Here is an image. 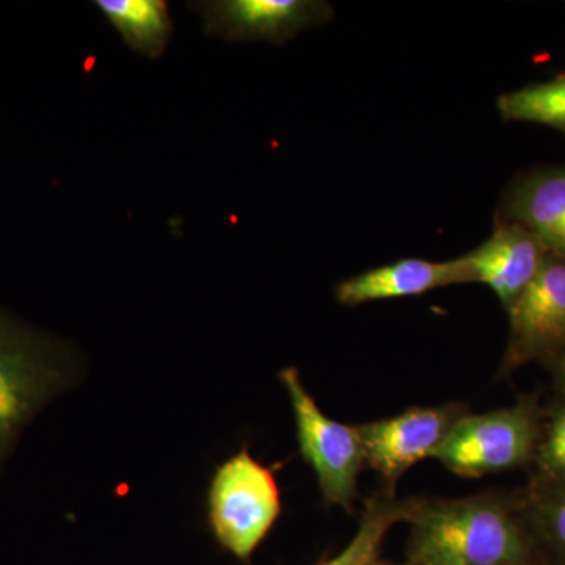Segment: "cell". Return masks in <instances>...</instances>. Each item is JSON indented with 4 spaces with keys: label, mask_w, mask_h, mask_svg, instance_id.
I'll return each instance as SVG.
<instances>
[{
    "label": "cell",
    "mask_w": 565,
    "mask_h": 565,
    "mask_svg": "<svg viewBox=\"0 0 565 565\" xmlns=\"http://www.w3.org/2000/svg\"><path fill=\"white\" fill-rule=\"evenodd\" d=\"M553 366H555L557 385L565 393V352L563 355L557 356L555 362H553Z\"/></svg>",
    "instance_id": "e0dca14e"
},
{
    "label": "cell",
    "mask_w": 565,
    "mask_h": 565,
    "mask_svg": "<svg viewBox=\"0 0 565 565\" xmlns=\"http://www.w3.org/2000/svg\"><path fill=\"white\" fill-rule=\"evenodd\" d=\"M82 373L71 345L0 311V471L25 427Z\"/></svg>",
    "instance_id": "7a4b0ae2"
},
{
    "label": "cell",
    "mask_w": 565,
    "mask_h": 565,
    "mask_svg": "<svg viewBox=\"0 0 565 565\" xmlns=\"http://www.w3.org/2000/svg\"><path fill=\"white\" fill-rule=\"evenodd\" d=\"M523 565H531V564H523Z\"/></svg>",
    "instance_id": "d6986e66"
},
{
    "label": "cell",
    "mask_w": 565,
    "mask_h": 565,
    "mask_svg": "<svg viewBox=\"0 0 565 565\" xmlns=\"http://www.w3.org/2000/svg\"><path fill=\"white\" fill-rule=\"evenodd\" d=\"M418 500H397L392 493L370 498L364 508L359 531L340 555L318 565H370L377 559L379 550L390 527L411 522Z\"/></svg>",
    "instance_id": "4fadbf2b"
},
{
    "label": "cell",
    "mask_w": 565,
    "mask_h": 565,
    "mask_svg": "<svg viewBox=\"0 0 565 565\" xmlns=\"http://www.w3.org/2000/svg\"><path fill=\"white\" fill-rule=\"evenodd\" d=\"M539 438V411L526 399L487 414H465L433 459L462 478H481L530 462Z\"/></svg>",
    "instance_id": "5b68a950"
},
{
    "label": "cell",
    "mask_w": 565,
    "mask_h": 565,
    "mask_svg": "<svg viewBox=\"0 0 565 565\" xmlns=\"http://www.w3.org/2000/svg\"><path fill=\"white\" fill-rule=\"evenodd\" d=\"M542 484L565 481V404L550 416L534 455Z\"/></svg>",
    "instance_id": "2e32d148"
},
{
    "label": "cell",
    "mask_w": 565,
    "mask_h": 565,
    "mask_svg": "<svg viewBox=\"0 0 565 565\" xmlns=\"http://www.w3.org/2000/svg\"><path fill=\"white\" fill-rule=\"evenodd\" d=\"M548 250L520 223L497 218L489 239L463 255L475 282L492 289L505 311L541 273Z\"/></svg>",
    "instance_id": "9c48e42d"
},
{
    "label": "cell",
    "mask_w": 565,
    "mask_h": 565,
    "mask_svg": "<svg viewBox=\"0 0 565 565\" xmlns=\"http://www.w3.org/2000/svg\"><path fill=\"white\" fill-rule=\"evenodd\" d=\"M497 107L504 121L534 122L565 134V73L503 93Z\"/></svg>",
    "instance_id": "5bb4252c"
},
{
    "label": "cell",
    "mask_w": 565,
    "mask_h": 565,
    "mask_svg": "<svg viewBox=\"0 0 565 565\" xmlns=\"http://www.w3.org/2000/svg\"><path fill=\"white\" fill-rule=\"evenodd\" d=\"M206 508L217 544L248 563L281 514L280 487L274 471L243 449L212 475Z\"/></svg>",
    "instance_id": "3957f363"
},
{
    "label": "cell",
    "mask_w": 565,
    "mask_h": 565,
    "mask_svg": "<svg viewBox=\"0 0 565 565\" xmlns=\"http://www.w3.org/2000/svg\"><path fill=\"white\" fill-rule=\"evenodd\" d=\"M278 379L291 401L300 456L315 471L323 503L353 511L356 482L364 467L359 426L323 414L294 367L280 371Z\"/></svg>",
    "instance_id": "277c9868"
},
{
    "label": "cell",
    "mask_w": 565,
    "mask_h": 565,
    "mask_svg": "<svg viewBox=\"0 0 565 565\" xmlns=\"http://www.w3.org/2000/svg\"><path fill=\"white\" fill-rule=\"evenodd\" d=\"M475 282L463 256L449 262H429L423 258H404L364 270L338 282L334 297L345 307L423 296L446 286Z\"/></svg>",
    "instance_id": "30bf717a"
},
{
    "label": "cell",
    "mask_w": 565,
    "mask_h": 565,
    "mask_svg": "<svg viewBox=\"0 0 565 565\" xmlns=\"http://www.w3.org/2000/svg\"><path fill=\"white\" fill-rule=\"evenodd\" d=\"M207 32L232 41L282 44L333 18L321 0H215L196 3Z\"/></svg>",
    "instance_id": "ba28073f"
},
{
    "label": "cell",
    "mask_w": 565,
    "mask_h": 565,
    "mask_svg": "<svg viewBox=\"0 0 565 565\" xmlns=\"http://www.w3.org/2000/svg\"><path fill=\"white\" fill-rule=\"evenodd\" d=\"M370 565H397V564L379 563V561H377V559H375V561H374V563H373V564H370ZM403 565H411V564H408V563H407V564H403Z\"/></svg>",
    "instance_id": "ac0fdd59"
},
{
    "label": "cell",
    "mask_w": 565,
    "mask_h": 565,
    "mask_svg": "<svg viewBox=\"0 0 565 565\" xmlns=\"http://www.w3.org/2000/svg\"><path fill=\"white\" fill-rule=\"evenodd\" d=\"M498 218L525 226L550 255L565 259V166L516 178L504 193Z\"/></svg>",
    "instance_id": "8fae6325"
},
{
    "label": "cell",
    "mask_w": 565,
    "mask_h": 565,
    "mask_svg": "<svg viewBox=\"0 0 565 565\" xmlns=\"http://www.w3.org/2000/svg\"><path fill=\"white\" fill-rule=\"evenodd\" d=\"M467 414L462 405L412 407L392 418L360 424L364 465L384 479L388 492L414 465L433 459L455 424Z\"/></svg>",
    "instance_id": "8992f818"
},
{
    "label": "cell",
    "mask_w": 565,
    "mask_h": 565,
    "mask_svg": "<svg viewBox=\"0 0 565 565\" xmlns=\"http://www.w3.org/2000/svg\"><path fill=\"white\" fill-rule=\"evenodd\" d=\"M527 514L539 539L565 559V481L542 484Z\"/></svg>",
    "instance_id": "9a60e30c"
},
{
    "label": "cell",
    "mask_w": 565,
    "mask_h": 565,
    "mask_svg": "<svg viewBox=\"0 0 565 565\" xmlns=\"http://www.w3.org/2000/svg\"><path fill=\"white\" fill-rule=\"evenodd\" d=\"M501 373L534 360L555 362L565 352V259L548 255L541 273L515 300Z\"/></svg>",
    "instance_id": "52a82bcc"
},
{
    "label": "cell",
    "mask_w": 565,
    "mask_h": 565,
    "mask_svg": "<svg viewBox=\"0 0 565 565\" xmlns=\"http://www.w3.org/2000/svg\"><path fill=\"white\" fill-rule=\"evenodd\" d=\"M98 9L126 44L147 57H161L173 33L169 7L161 0H99Z\"/></svg>",
    "instance_id": "7c38bea8"
},
{
    "label": "cell",
    "mask_w": 565,
    "mask_h": 565,
    "mask_svg": "<svg viewBox=\"0 0 565 565\" xmlns=\"http://www.w3.org/2000/svg\"><path fill=\"white\" fill-rule=\"evenodd\" d=\"M411 523V565L530 564L525 526L514 509L492 493L418 500Z\"/></svg>",
    "instance_id": "6da1fadb"
}]
</instances>
